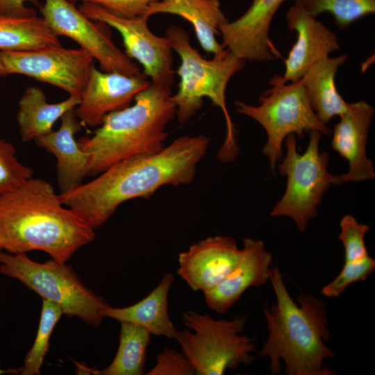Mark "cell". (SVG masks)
Returning a JSON list of instances; mask_svg holds the SVG:
<instances>
[{
  "instance_id": "6da1fadb",
  "label": "cell",
  "mask_w": 375,
  "mask_h": 375,
  "mask_svg": "<svg viewBox=\"0 0 375 375\" xmlns=\"http://www.w3.org/2000/svg\"><path fill=\"white\" fill-rule=\"evenodd\" d=\"M209 144V139L202 135L179 137L156 153L135 156L114 164L93 180L58 194L60 200L80 212L96 229L125 201L148 199L165 185L192 183Z\"/></svg>"
},
{
  "instance_id": "7a4b0ae2",
  "label": "cell",
  "mask_w": 375,
  "mask_h": 375,
  "mask_svg": "<svg viewBox=\"0 0 375 375\" xmlns=\"http://www.w3.org/2000/svg\"><path fill=\"white\" fill-rule=\"evenodd\" d=\"M94 238V228L64 205L52 185L31 178L0 194V249L10 253L39 250L66 262Z\"/></svg>"
},
{
  "instance_id": "3957f363",
  "label": "cell",
  "mask_w": 375,
  "mask_h": 375,
  "mask_svg": "<svg viewBox=\"0 0 375 375\" xmlns=\"http://www.w3.org/2000/svg\"><path fill=\"white\" fill-rule=\"evenodd\" d=\"M269 281L276 302L264 309L269 336L259 355L269 358L271 374H280L283 359L288 375L335 374L323 366L324 359L335 356L324 344L331 338L324 302L313 295L301 294L297 305L278 266L272 265Z\"/></svg>"
},
{
  "instance_id": "277c9868",
  "label": "cell",
  "mask_w": 375,
  "mask_h": 375,
  "mask_svg": "<svg viewBox=\"0 0 375 375\" xmlns=\"http://www.w3.org/2000/svg\"><path fill=\"white\" fill-rule=\"evenodd\" d=\"M172 91L151 84L134 103L108 113L90 137L78 140L88 156V176L126 158L154 154L165 147L166 128L176 116Z\"/></svg>"
},
{
  "instance_id": "5b68a950",
  "label": "cell",
  "mask_w": 375,
  "mask_h": 375,
  "mask_svg": "<svg viewBox=\"0 0 375 375\" xmlns=\"http://www.w3.org/2000/svg\"><path fill=\"white\" fill-rule=\"evenodd\" d=\"M165 36L181 59L176 71L180 78L178 91L172 95L178 122L185 124L190 121L202 107L203 99H210L223 112L226 124L225 140L218 151L217 158L224 162L234 160L239 149L235 127L226 107V90L230 79L244 69L245 61L226 49L214 55L210 60L203 58L192 47L188 33L181 26L170 25Z\"/></svg>"
},
{
  "instance_id": "8992f818",
  "label": "cell",
  "mask_w": 375,
  "mask_h": 375,
  "mask_svg": "<svg viewBox=\"0 0 375 375\" xmlns=\"http://www.w3.org/2000/svg\"><path fill=\"white\" fill-rule=\"evenodd\" d=\"M0 274L19 281L60 307L67 317H77L95 327L101 324L103 311L109 306L83 283L72 266L52 258L38 262L26 253L0 250Z\"/></svg>"
},
{
  "instance_id": "52a82bcc",
  "label": "cell",
  "mask_w": 375,
  "mask_h": 375,
  "mask_svg": "<svg viewBox=\"0 0 375 375\" xmlns=\"http://www.w3.org/2000/svg\"><path fill=\"white\" fill-rule=\"evenodd\" d=\"M185 326L192 330L178 331L175 340L193 365L196 374L222 375L226 369L250 365L256 344L244 331L247 316L217 320L206 313L187 310L182 313Z\"/></svg>"
},
{
  "instance_id": "ba28073f",
  "label": "cell",
  "mask_w": 375,
  "mask_h": 375,
  "mask_svg": "<svg viewBox=\"0 0 375 375\" xmlns=\"http://www.w3.org/2000/svg\"><path fill=\"white\" fill-rule=\"evenodd\" d=\"M271 87L258 97L259 105L235 103V110L258 122L265 130L267 140L262 153L274 172L276 162L283 158L282 144L290 134L303 138V133L317 131L330 135L331 131L322 123L314 112L301 79L285 83L281 76L274 75Z\"/></svg>"
},
{
  "instance_id": "9c48e42d",
  "label": "cell",
  "mask_w": 375,
  "mask_h": 375,
  "mask_svg": "<svg viewBox=\"0 0 375 375\" xmlns=\"http://www.w3.org/2000/svg\"><path fill=\"white\" fill-rule=\"evenodd\" d=\"M322 135L317 131H310L309 142L303 153L297 150L294 135L287 136L286 154L278 166L281 174L287 177V185L270 215L292 218L300 232H304L308 222L317 216V206L328 188L342 183L340 176L331 174L328 170V153L319 151Z\"/></svg>"
},
{
  "instance_id": "30bf717a",
  "label": "cell",
  "mask_w": 375,
  "mask_h": 375,
  "mask_svg": "<svg viewBox=\"0 0 375 375\" xmlns=\"http://www.w3.org/2000/svg\"><path fill=\"white\" fill-rule=\"evenodd\" d=\"M40 11L58 37L74 40L98 61L102 71L145 77L140 68L115 45L103 23L90 19L74 3L67 0H44Z\"/></svg>"
},
{
  "instance_id": "8fae6325",
  "label": "cell",
  "mask_w": 375,
  "mask_h": 375,
  "mask_svg": "<svg viewBox=\"0 0 375 375\" xmlns=\"http://www.w3.org/2000/svg\"><path fill=\"white\" fill-rule=\"evenodd\" d=\"M7 75L21 74L49 83L81 97L94 65L84 49L60 46L23 51H1Z\"/></svg>"
},
{
  "instance_id": "7c38bea8",
  "label": "cell",
  "mask_w": 375,
  "mask_h": 375,
  "mask_svg": "<svg viewBox=\"0 0 375 375\" xmlns=\"http://www.w3.org/2000/svg\"><path fill=\"white\" fill-rule=\"evenodd\" d=\"M78 9L90 19L117 30L121 35L126 54L143 67L151 84L172 91L174 83L173 49L168 38L153 33L147 18H126L116 15L100 6L82 3Z\"/></svg>"
},
{
  "instance_id": "4fadbf2b",
  "label": "cell",
  "mask_w": 375,
  "mask_h": 375,
  "mask_svg": "<svg viewBox=\"0 0 375 375\" xmlns=\"http://www.w3.org/2000/svg\"><path fill=\"white\" fill-rule=\"evenodd\" d=\"M285 0H252L240 17L219 28L223 46L244 61H268L281 58L269 38L272 19Z\"/></svg>"
},
{
  "instance_id": "5bb4252c",
  "label": "cell",
  "mask_w": 375,
  "mask_h": 375,
  "mask_svg": "<svg viewBox=\"0 0 375 375\" xmlns=\"http://www.w3.org/2000/svg\"><path fill=\"white\" fill-rule=\"evenodd\" d=\"M242 256L235 240L216 235L192 244L178 255V274L194 291L203 292L219 283Z\"/></svg>"
},
{
  "instance_id": "9a60e30c",
  "label": "cell",
  "mask_w": 375,
  "mask_h": 375,
  "mask_svg": "<svg viewBox=\"0 0 375 375\" xmlns=\"http://www.w3.org/2000/svg\"><path fill=\"white\" fill-rule=\"evenodd\" d=\"M150 85L145 77L102 72L93 65L75 113L83 126L98 127L108 113L128 106Z\"/></svg>"
},
{
  "instance_id": "2e32d148",
  "label": "cell",
  "mask_w": 375,
  "mask_h": 375,
  "mask_svg": "<svg viewBox=\"0 0 375 375\" xmlns=\"http://www.w3.org/2000/svg\"><path fill=\"white\" fill-rule=\"evenodd\" d=\"M286 21L289 31H295L297 35L285 60L281 77L285 83L297 82L313 64L328 57L340 46L335 33L297 3L287 11Z\"/></svg>"
},
{
  "instance_id": "e0dca14e",
  "label": "cell",
  "mask_w": 375,
  "mask_h": 375,
  "mask_svg": "<svg viewBox=\"0 0 375 375\" xmlns=\"http://www.w3.org/2000/svg\"><path fill=\"white\" fill-rule=\"evenodd\" d=\"M242 256L234 269L216 286L203 292L207 306L225 314L250 287H260L269 281L272 255L262 241L243 239Z\"/></svg>"
},
{
  "instance_id": "ac0fdd59",
  "label": "cell",
  "mask_w": 375,
  "mask_h": 375,
  "mask_svg": "<svg viewBox=\"0 0 375 375\" xmlns=\"http://www.w3.org/2000/svg\"><path fill=\"white\" fill-rule=\"evenodd\" d=\"M375 110L360 100L348 103L347 110L335 125L332 149L349 163L347 172L340 175L342 183L360 182L375 177L372 161L366 154L368 131Z\"/></svg>"
},
{
  "instance_id": "d6986e66",
  "label": "cell",
  "mask_w": 375,
  "mask_h": 375,
  "mask_svg": "<svg viewBox=\"0 0 375 375\" xmlns=\"http://www.w3.org/2000/svg\"><path fill=\"white\" fill-rule=\"evenodd\" d=\"M60 119L58 130L34 141L55 156L59 194H63L83 183L84 178L88 176V156L75 139L76 133L81 130L83 125L74 108L66 112Z\"/></svg>"
},
{
  "instance_id": "ffe728a7",
  "label": "cell",
  "mask_w": 375,
  "mask_h": 375,
  "mask_svg": "<svg viewBox=\"0 0 375 375\" xmlns=\"http://www.w3.org/2000/svg\"><path fill=\"white\" fill-rule=\"evenodd\" d=\"M158 13L178 15L190 22L206 52L216 55L225 49L216 39L220 26L228 22L219 0H158L148 7L144 17Z\"/></svg>"
},
{
  "instance_id": "44dd1931",
  "label": "cell",
  "mask_w": 375,
  "mask_h": 375,
  "mask_svg": "<svg viewBox=\"0 0 375 375\" xmlns=\"http://www.w3.org/2000/svg\"><path fill=\"white\" fill-rule=\"evenodd\" d=\"M174 281L172 274L167 273L158 285L144 299L125 308L108 306L103 311V317H110L122 322L140 325L151 335L175 339L177 330L168 313V293Z\"/></svg>"
},
{
  "instance_id": "7402d4cb",
  "label": "cell",
  "mask_w": 375,
  "mask_h": 375,
  "mask_svg": "<svg viewBox=\"0 0 375 375\" xmlns=\"http://www.w3.org/2000/svg\"><path fill=\"white\" fill-rule=\"evenodd\" d=\"M346 54L325 58L313 64L301 78L310 105L319 121L326 124L333 117L342 115L348 108L338 91L335 78Z\"/></svg>"
},
{
  "instance_id": "603a6c76",
  "label": "cell",
  "mask_w": 375,
  "mask_h": 375,
  "mask_svg": "<svg viewBox=\"0 0 375 375\" xmlns=\"http://www.w3.org/2000/svg\"><path fill=\"white\" fill-rule=\"evenodd\" d=\"M80 102V97L69 95L62 101L49 103L41 88L35 86L27 88L19 101L17 114L22 141L35 140L51 132L55 123Z\"/></svg>"
},
{
  "instance_id": "cb8c5ba5",
  "label": "cell",
  "mask_w": 375,
  "mask_h": 375,
  "mask_svg": "<svg viewBox=\"0 0 375 375\" xmlns=\"http://www.w3.org/2000/svg\"><path fill=\"white\" fill-rule=\"evenodd\" d=\"M42 17L0 16V51H23L60 46Z\"/></svg>"
},
{
  "instance_id": "d4e9b609",
  "label": "cell",
  "mask_w": 375,
  "mask_h": 375,
  "mask_svg": "<svg viewBox=\"0 0 375 375\" xmlns=\"http://www.w3.org/2000/svg\"><path fill=\"white\" fill-rule=\"evenodd\" d=\"M119 347L110 364L94 372L100 375H142L144 374L146 353L151 342V333L132 323L122 322Z\"/></svg>"
},
{
  "instance_id": "484cf974",
  "label": "cell",
  "mask_w": 375,
  "mask_h": 375,
  "mask_svg": "<svg viewBox=\"0 0 375 375\" xmlns=\"http://www.w3.org/2000/svg\"><path fill=\"white\" fill-rule=\"evenodd\" d=\"M310 15L330 13L336 26L344 29L359 19L375 12V0H293Z\"/></svg>"
},
{
  "instance_id": "4316f807",
  "label": "cell",
  "mask_w": 375,
  "mask_h": 375,
  "mask_svg": "<svg viewBox=\"0 0 375 375\" xmlns=\"http://www.w3.org/2000/svg\"><path fill=\"white\" fill-rule=\"evenodd\" d=\"M62 315L55 303L42 299L39 326L35 341L26 354L20 374L39 375L44 359L49 351L52 332Z\"/></svg>"
},
{
  "instance_id": "83f0119b",
  "label": "cell",
  "mask_w": 375,
  "mask_h": 375,
  "mask_svg": "<svg viewBox=\"0 0 375 375\" xmlns=\"http://www.w3.org/2000/svg\"><path fill=\"white\" fill-rule=\"evenodd\" d=\"M33 174V169L18 160L14 145L0 139V194L18 188Z\"/></svg>"
},
{
  "instance_id": "f1b7e54d",
  "label": "cell",
  "mask_w": 375,
  "mask_h": 375,
  "mask_svg": "<svg viewBox=\"0 0 375 375\" xmlns=\"http://www.w3.org/2000/svg\"><path fill=\"white\" fill-rule=\"evenodd\" d=\"M341 240L344 250V262L360 261L369 256L365 243V235L369 226L360 224L351 215H346L340 222Z\"/></svg>"
},
{
  "instance_id": "f546056e",
  "label": "cell",
  "mask_w": 375,
  "mask_h": 375,
  "mask_svg": "<svg viewBox=\"0 0 375 375\" xmlns=\"http://www.w3.org/2000/svg\"><path fill=\"white\" fill-rule=\"evenodd\" d=\"M375 268V260L368 256L360 261L344 262L339 274L321 290L327 297H338L357 281H365Z\"/></svg>"
},
{
  "instance_id": "4dcf8cb0",
  "label": "cell",
  "mask_w": 375,
  "mask_h": 375,
  "mask_svg": "<svg viewBox=\"0 0 375 375\" xmlns=\"http://www.w3.org/2000/svg\"><path fill=\"white\" fill-rule=\"evenodd\" d=\"M147 375H194L195 369L183 354L174 349H165L156 356V365Z\"/></svg>"
},
{
  "instance_id": "1f68e13d",
  "label": "cell",
  "mask_w": 375,
  "mask_h": 375,
  "mask_svg": "<svg viewBox=\"0 0 375 375\" xmlns=\"http://www.w3.org/2000/svg\"><path fill=\"white\" fill-rule=\"evenodd\" d=\"M72 3L78 1L91 3L101 6L110 12L126 18L144 17L148 7L158 0H67Z\"/></svg>"
},
{
  "instance_id": "d6a6232c",
  "label": "cell",
  "mask_w": 375,
  "mask_h": 375,
  "mask_svg": "<svg viewBox=\"0 0 375 375\" xmlns=\"http://www.w3.org/2000/svg\"><path fill=\"white\" fill-rule=\"evenodd\" d=\"M31 0H0V16L28 17L37 16V12L26 6Z\"/></svg>"
},
{
  "instance_id": "836d02e7",
  "label": "cell",
  "mask_w": 375,
  "mask_h": 375,
  "mask_svg": "<svg viewBox=\"0 0 375 375\" xmlns=\"http://www.w3.org/2000/svg\"><path fill=\"white\" fill-rule=\"evenodd\" d=\"M22 367H20L19 369H3L1 368L0 367V375L1 374H20L22 372Z\"/></svg>"
},
{
  "instance_id": "e575fe53",
  "label": "cell",
  "mask_w": 375,
  "mask_h": 375,
  "mask_svg": "<svg viewBox=\"0 0 375 375\" xmlns=\"http://www.w3.org/2000/svg\"><path fill=\"white\" fill-rule=\"evenodd\" d=\"M7 74L6 72V70L3 67V61H2V57H1V51H0V78L6 76Z\"/></svg>"
},
{
  "instance_id": "d590c367",
  "label": "cell",
  "mask_w": 375,
  "mask_h": 375,
  "mask_svg": "<svg viewBox=\"0 0 375 375\" xmlns=\"http://www.w3.org/2000/svg\"><path fill=\"white\" fill-rule=\"evenodd\" d=\"M0 250H1V249H0Z\"/></svg>"
}]
</instances>
